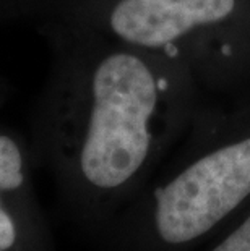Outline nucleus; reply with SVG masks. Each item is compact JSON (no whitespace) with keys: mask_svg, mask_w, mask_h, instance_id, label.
<instances>
[{"mask_svg":"<svg viewBox=\"0 0 250 251\" xmlns=\"http://www.w3.org/2000/svg\"><path fill=\"white\" fill-rule=\"evenodd\" d=\"M208 98L187 68L120 42L89 60L77 172L89 190L115 195L159 167Z\"/></svg>","mask_w":250,"mask_h":251,"instance_id":"obj_1","label":"nucleus"},{"mask_svg":"<svg viewBox=\"0 0 250 251\" xmlns=\"http://www.w3.org/2000/svg\"><path fill=\"white\" fill-rule=\"evenodd\" d=\"M250 202V91L206 98L143 190L140 251H196Z\"/></svg>","mask_w":250,"mask_h":251,"instance_id":"obj_2","label":"nucleus"},{"mask_svg":"<svg viewBox=\"0 0 250 251\" xmlns=\"http://www.w3.org/2000/svg\"><path fill=\"white\" fill-rule=\"evenodd\" d=\"M103 23L119 42L180 63L210 98L250 91L247 0H111Z\"/></svg>","mask_w":250,"mask_h":251,"instance_id":"obj_3","label":"nucleus"},{"mask_svg":"<svg viewBox=\"0 0 250 251\" xmlns=\"http://www.w3.org/2000/svg\"><path fill=\"white\" fill-rule=\"evenodd\" d=\"M196 251H250V202Z\"/></svg>","mask_w":250,"mask_h":251,"instance_id":"obj_4","label":"nucleus"},{"mask_svg":"<svg viewBox=\"0 0 250 251\" xmlns=\"http://www.w3.org/2000/svg\"><path fill=\"white\" fill-rule=\"evenodd\" d=\"M21 154L10 138L0 136V190H17L23 183Z\"/></svg>","mask_w":250,"mask_h":251,"instance_id":"obj_5","label":"nucleus"},{"mask_svg":"<svg viewBox=\"0 0 250 251\" xmlns=\"http://www.w3.org/2000/svg\"><path fill=\"white\" fill-rule=\"evenodd\" d=\"M15 240H17V230H15L12 217L0 206V251L12 248Z\"/></svg>","mask_w":250,"mask_h":251,"instance_id":"obj_6","label":"nucleus"},{"mask_svg":"<svg viewBox=\"0 0 250 251\" xmlns=\"http://www.w3.org/2000/svg\"><path fill=\"white\" fill-rule=\"evenodd\" d=\"M247 2H249V3H250V0H247Z\"/></svg>","mask_w":250,"mask_h":251,"instance_id":"obj_7","label":"nucleus"}]
</instances>
